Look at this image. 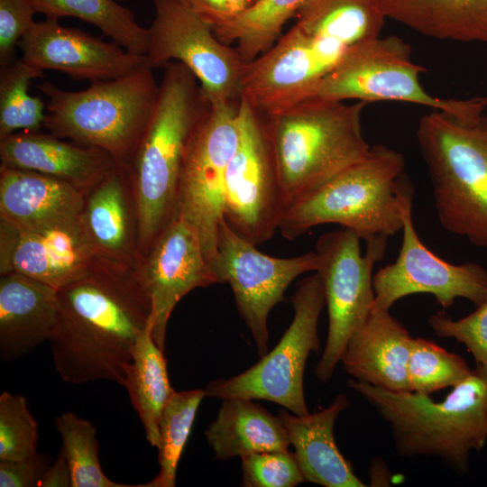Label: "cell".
<instances>
[{
	"label": "cell",
	"mask_w": 487,
	"mask_h": 487,
	"mask_svg": "<svg viewBox=\"0 0 487 487\" xmlns=\"http://www.w3.org/2000/svg\"><path fill=\"white\" fill-rule=\"evenodd\" d=\"M57 295L58 319L49 342L60 379L123 386L134 345L153 323L152 301L136 267L96 255Z\"/></svg>",
	"instance_id": "6da1fadb"
},
{
	"label": "cell",
	"mask_w": 487,
	"mask_h": 487,
	"mask_svg": "<svg viewBox=\"0 0 487 487\" xmlns=\"http://www.w3.org/2000/svg\"><path fill=\"white\" fill-rule=\"evenodd\" d=\"M159 88L152 120L128 164L138 206L141 261L176 216L188 148L211 105L195 75L178 61L163 67Z\"/></svg>",
	"instance_id": "7a4b0ae2"
},
{
	"label": "cell",
	"mask_w": 487,
	"mask_h": 487,
	"mask_svg": "<svg viewBox=\"0 0 487 487\" xmlns=\"http://www.w3.org/2000/svg\"><path fill=\"white\" fill-rule=\"evenodd\" d=\"M348 386L367 400L391 427L397 453L436 457L460 474L472 451L487 441V381L475 370L442 401L410 391H389L357 380Z\"/></svg>",
	"instance_id": "3957f363"
},
{
	"label": "cell",
	"mask_w": 487,
	"mask_h": 487,
	"mask_svg": "<svg viewBox=\"0 0 487 487\" xmlns=\"http://www.w3.org/2000/svg\"><path fill=\"white\" fill-rule=\"evenodd\" d=\"M405 166L397 151L371 146L365 159L292 203L280 222V234L293 240L314 226L337 224L365 242L395 234L402 229L405 201L414 193Z\"/></svg>",
	"instance_id": "277c9868"
},
{
	"label": "cell",
	"mask_w": 487,
	"mask_h": 487,
	"mask_svg": "<svg viewBox=\"0 0 487 487\" xmlns=\"http://www.w3.org/2000/svg\"><path fill=\"white\" fill-rule=\"evenodd\" d=\"M365 105L313 97L266 115L286 209L366 158L371 146L362 129Z\"/></svg>",
	"instance_id": "5b68a950"
},
{
	"label": "cell",
	"mask_w": 487,
	"mask_h": 487,
	"mask_svg": "<svg viewBox=\"0 0 487 487\" xmlns=\"http://www.w3.org/2000/svg\"><path fill=\"white\" fill-rule=\"evenodd\" d=\"M152 68L142 65L81 91H66L49 81L37 85L48 98L43 123L49 133L106 151L129 164L153 115L159 97Z\"/></svg>",
	"instance_id": "8992f818"
},
{
	"label": "cell",
	"mask_w": 487,
	"mask_h": 487,
	"mask_svg": "<svg viewBox=\"0 0 487 487\" xmlns=\"http://www.w3.org/2000/svg\"><path fill=\"white\" fill-rule=\"evenodd\" d=\"M417 140L440 225L487 248V116L461 121L432 110L420 119Z\"/></svg>",
	"instance_id": "52a82bcc"
},
{
	"label": "cell",
	"mask_w": 487,
	"mask_h": 487,
	"mask_svg": "<svg viewBox=\"0 0 487 487\" xmlns=\"http://www.w3.org/2000/svg\"><path fill=\"white\" fill-rule=\"evenodd\" d=\"M424 71L412 61L410 46L402 39L379 36L349 47L321 81L314 97L408 102L442 111L461 121H473L483 115L487 96L446 99L431 96L419 80Z\"/></svg>",
	"instance_id": "ba28073f"
},
{
	"label": "cell",
	"mask_w": 487,
	"mask_h": 487,
	"mask_svg": "<svg viewBox=\"0 0 487 487\" xmlns=\"http://www.w3.org/2000/svg\"><path fill=\"white\" fill-rule=\"evenodd\" d=\"M290 302L293 319L277 345L244 372L210 381L204 389L207 397L263 400L296 415L309 413L304 395V370L309 354L319 352L317 324L326 304L317 272L299 283Z\"/></svg>",
	"instance_id": "9c48e42d"
},
{
	"label": "cell",
	"mask_w": 487,
	"mask_h": 487,
	"mask_svg": "<svg viewBox=\"0 0 487 487\" xmlns=\"http://www.w3.org/2000/svg\"><path fill=\"white\" fill-rule=\"evenodd\" d=\"M387 240L381 235L367 240L363 255L360 237L346 228L323 234L316 243V272L323 282L328 313L326 342L315 367L321 381L332 377L349 338L372 311V270L384 256Z\"/></svg>",
	"instance_id": "30bf717a"
},
{
	"label": "cell",
	"mask_w": 487,
	"mask_h": 487,
	"mask_svg": "<svg viewBox=\"0 0 487 487\" xmlns=\"http://www.w3.org/2000/svg\"><path fill=\"white\" fill-rule=\"evenodd\" d=\"M238 127L237 145L226 170L223 217L238 235L259 245L279 229L286 205L267 116L244 97Z\"/></svg>",
	"instance_id": "8fae6325"
},
{
	"label": "cell",
	"mask_w": 487,
	"mask_h": 487,
	"mask_svg": "<svg viewBox=\"0 0 487 487\" xmlns=\"http://www.w3.org/2000/svg\"><path fill=\"white\" fill-rule=\"evenodd\" d=\"M145 58L152 68L184 64L213 105L239 104L246 66L236 48L219 41L212 27L180 0H152Z\"/></svg>",
	"instance_id": "7c38bea8"
},
{
	"label": "cell",
	"mask_w": 487,
	"mask_h": 487,
	"mask_svg": "<svg viewBox=\"0 0 487 487\" xmlns=\"http://www.w3.org/2000/svg\"><path fill=\"white\" fill-rule=\"evenodd\" d=\"M239 106L210 105L190 141L180 177L176 216L197 232L211 267L223 219L226 170L238 142Z\"/></svg>",
	"instance_id": "4fadbf2b"
},
{
	"label": "cell",
	"mask_w": 487,
	"mask_h": 487,
	"mask_svg": "<svg viewBox=\"0 0 487 487\" xmlns=\"http://www.w3.org/2000/svg\"><path fill=\"white\" fill-rule=\"evenodd\" d=\"M212 268L219 283L230 285L257 353L263 356L268 353L267 322L271 310L285 300L284 292L296 278L317 271L318 259L315 251L290 258L264 254L238 235L223 217Z\"/></svg>",
	"instance_id": "5bb4252c"
},
{
	"label": "cell",
	"mask_w": 487,
	"mask_h": 487,
	"mask_svg": "<svg viewBox=\"0 0 487 487\" xmlns=\"http://www.w3.org/2000/svg\"><path fill=\"white\" fill-rule=\"evenodd\" d=\"M348 48L310 36L295 24L265 52L247 62L242 97L271 115L315 96Z\"/></svg>",
	"instance_id": "9a60e30c"
},
{
	"label": "cell",
	"mask_w": 487,
	"mask_h": 487,
	"mask_svg": "<svg viewBox=\"0 0 487 487\" xmlns=\"http://www.w3.org/2000/svg\"><path fill=\"white\" fill-rule=\"evenodd\" d=\"M413 196L402 209V242L396 261L380 268L372 278V309H388L401 298L427 293L444 309L457 298L479 305L487 296V270L476 262L450 263L420 240L412 219Z\"/></svg>",
	"instance_id": "2e32d148"
},
{
	"label": "cell",
	"mask_w": 487,
	"mask_h": 487,
	"mask_svg": "<svg viewBox=\"0 0 487 487\" xmlns=\"http://www.w3.org/2000/svg\"><path fill=\"white\" fill-rule=\"evenodd\" d=\"M152 306V337L164 350L167 326L177 303L197 288L219 283L197 232L175 216L136 267Z\"/></svg>",
	"instance_id": "e0dca14e"
},
{
	"label": "cell",
	"mask_w": 487,
	"mask_h": 487,
	"mask_svg": "<svg viewBox=\"0 0 487 487\" xmlns=\"http://www.w3.org/2000/svg\"><path fill=\"white\" fill-rule=\"evenodd\" d=\"M22 59L41 70L61 71L90 82L124 76L148 64L144 55L133 54L79 29L65 27L59 19L35 22L21 39Z\"/></svg>",
	"instance_id": "ac0fdd59"
},
{
	"label": "cell",
	"mask_w": 487,
	"mask_h": 487,
	"mask_svg": "<svg viewBox=\"0 0 487 487\" xmlns=\"http://www.w3.org/2000/svg\"><path fill=\"white\" fill-rule=\"evenodd\" d=\"M95 256L78 217L38 229L0 220V275L17 272L58 289L80 277Z\"/></svg>",
	"instance_id": "d6986e66"
},
{
	"label": "cell",
	"mask_w": 487,
	"mask_h": 487,
	"mask_svg": "<svg viewBox=\"0 0 487 487\" xmlns=\"http://www.w3.org/2000/svg\"><path fill=\"white\" fill-rule=\"evenodd\" d=\"M78 221L96 255L139 265L138 206L127 164L117 163L84 193Z\"/></svg>",
	"instance_id": "ffe728a7"
},
{
	"label": "cell",
	"mask_w": 487,
	"mask_h": 487,
	"mask_svg": "<svg viewBox=\"0 0 487 487\" xmlns=\"http://www.w3.org/2000/svg\"><path fill=\"white\" fill-rule=\"evenodd\" d=\"M1 165L42 173L87 191L116 165L106 151L51 133H14L0 140Z\"/></svg>",
	"instance_id": "44dd1931"
},
{
	"label": "cell",
	"mask_w": 487,
	"mask_h": 487,
	"mask_svg": "<svg viewBox=\"0 0 487 487\" xmlns=\"http://www.w3.org/2000/svg\"><path fill=\"white\" fill-rule=\"evenodd\" d=\"M413 337L388 309H372L340 358L354 380L389 391H409L407 364Z\"/></svg>",
	"instance_id": "7402d4cb"
},
{
	"label": "cell",
	"mask_w": 487,
	"mask_h": 487,
	"mask_svg": "<svg viewBox=\"0 0 487 487\" xmlns=\"http://www.w3.org/2000/svg\"><path fill=\"white\" fill-rule=\"evenodd\" d=\"M59 313L57 289L26 275L0 278V357L21 359L49 341Z\"/></svg>",
	"instance_id": "603a6c76"
},
{
	"label": "cell",
	"mask_w": 487,
	"mask_h": 487,
	"mask_svg": "<svg viewBox=\"0 0 487 487\" xmlns=\"http://www.w3.org/2000/svg\"><path fill=\"white\" fill-rule=\"evenodd\" d=\"M84 193L71 184L32 170L0 165V220L38 229L78 217Z\"/></svg>",
	"instance_id": "cb8c5ba5"
},
{
	"label": "cell",
	"mask_w": 487,
	"mask_h": 487,
	"mask_svg": "<svg viewBox=\"0 0 487 487\" xmlns=\"http://www.w3.org/2000/svg\"><path fill=\"white\" fill-rule=\"evenodd\" d=\"M349 406L347 396L341 393L328 407L312 414L279 411L306 482L325 487L366 486L354 473L351 462L342 455L335 440V422Z\"/></svg>",
	"instance_id": "d4e9b609"
},
{
	"label": "cell",
	"mask_w": 487,
	"mask_h": 487,
	"mask_svg": "<svg viewBox=\"0 0 487 487\" xmlns=\"http://www.w3.org/2000/svg\"><path fill=\"white\" fill-rule=\"evenodd\" d=\"M216 418L205 431L217 460L289 450L291 445L280 418L247 398L222 400Z\"/></svg>",
	"instance_id": "484cf974"
},
{
	"label": "cell",
	"mask_w": 487,
	"mask_h": 487,
	"mask_svg": "<svg viewBox=\"0 0 487 487\" xmlns=\"http://www.w3.org/2000/svg\"><path fill=\"white\" fill-rule=\"evenodd\" d=\"M386 16L428 37L487 43V0H379Z\"/></svg>",
	"instance_id": "4316f807"
},
{
	"label": "cell",
	"mask_w": 487,
	"mask_h": 487,
	"mask_svg": "<svg viewBox=\"0 0 487 487\" xmlns=\"http://www.w3.org/2000/svg\"><path fill=\"white\" fill-rule=\"evenodd\" d=\"M153 323L139 335L132 358L124 366V381L132 406L144 428L151 446L159 444V423L161 412L174 393L171 387L164 350L152 337Z\"/></svg>",
	"instance_id": "83f0119b"
},
{
	"label": "cell",
	"mask_w": 487,
	"mask_h": 487,
	"mask_svg": "<svg viewBox=\"0 0 487 487\" xmlns=\"http://www.w3.org/2000/svg\"><path fill=\"white\" fill-rule=\"evenodd\" d=\"M294 17L303 32L346 48L379 37L386 19L379 0H306Z\"/></svg>",
	"instance_id": "f1b7e54d"
},
{
	"label": "cell",
	"mask_w": 487,
	"mask_h": 487,
	"mask_svg": "<svg viewBox=\"0 0 487 487\" xmlns=\"http://www.w3.org/2000/svg\"><path fill=\"white\" fill-rule=\"evenodd\" d=\"M36 12L47 17H75L93 24L127 51L145 55L147 29L134 13L115 0H32Z\"/></svg>",
	"instance_id": "f546056e"
},
{
	"label": "cell",
	"mask_w": 487,
	"mask_h": 487,
	"mask_svg": "<svg viewBox=\"0 0 487 487\" xmlns=\"http://www.w3.org/2000/svg\"><path fill=\"white\" fill-rule=\"evenodd\" d=\"M305 1L259 0L238 18L214 29V33L225 44L235 41L243 60L250 62L276 42L284 24Z\"/></svg>",
	"instance_id": "4dcf8cb0"
},
{
	"label": "cell",
	"mask_w": 487,
	"mask_h": 487,
	"mask_svg": "<svg viewBox=\"0 0 487 487\" xmlns=\"http://www.w3.org/2000/svg\"><path fill=\"white\" fill-rule=\"evenodd\" d=\"M43 76V70L21 57L0 66V140L18 130L40 132L43 127L46 104L28 93L31 81Z\"/></svg>",
	"instance_id": "1f68e13d"
},
{
	"label": "cell",
	"mask_w": 487,
	"mask_h": 487,
	"mask_svg": "<svg viewBox=\"0 0 487 487\" xmlns=\"http://www.w3.org/2000/svg\"><path fill=\"white\" fill-rule=\"evenodd\" d=\"M202 389L174 391L159 423L158 464L160 471L150 482L136 487H173L178 464L187 444L198 409L206 397Z\"/></svg>",
	"instance_id": "d6a6232c"
},
{
	"label": "cell",
	"mask_w": 487,
	"mask_h": 487,
	"mask_svg": "<svg viewBox=\"0 0 487 487\" xmlns=\"http://www.w3.org/2000/svg\"><path fill=\"white\" fill-rule=\"evenodd\" d=\"M55 427L71 473V487H136L110 480L99 461L96 428L72 412L55 418Z\"/></svg>",
	"instance_id": "836d02e7"
},
{
	"label": "cell",
	"mask_w": 487,
	"mask_h": 487,
	"mask_svg": "<svg viewBox=\"0 0 487 487\" xmlns=\"http://www.w3.org/2000/svg\"><path fill=\"white\" fill-rule=\"evenodd\" d=\"M472 371L463 357L446 351L435 342L422 337L412 339L407 364L410 391L429 395L456 385Z\"/></svg>",
	"instance_id": "e575fe53"
},
{
	"label": "cell",
	"mask_w": 487,
	"mask_h": 487,
	"mask_svg": "<svg viewBox=\"0 0 487 487\" xmlns=\"http://www.w3.org/2000/svg\"><path fill=\"white\" fill-rule=\"evenodd\" d=\"M38 424L27 400L20 394L0 395V461H21L37 453Z\"/></svg>",
	"instance_id": "d590c367"
},
{
	"label": "cell",
	"mask_w": 487,
	"mask_h": 487,
	"mask_svg": "<svg viewBox=\"0 0 487 487\" xmlns=\"http://www.w3.org/2000/svg\"><path fill=\"white\" fill-rule=\"evenodd\" d=\"M428 325L436 335L464 345L474 359V370L487 381V296L464 317L454 320L439 311L430 316Z\"/></svg>",
	"instance_id": "8d00e7d4"
},
{
	"label": "cell",
	"mask_w": 487,
	"mask_h": 487,
	"mask_svg": "<svg viewBox=\"0 0 487 487\" xmlns=\"http://www.w3.org/2000/svg\"><path fill=\"white\" fill-rule=\"evenodd\" d=\"M244 487H294L305 482L296 454L269 451L241 458Z\"/></svg>",
	"instance_id": "74e56055"
},
{
	"label": "cell",
	"mask_w": 487,
	"mask_h": 487,
	"mask_svg": "<svg viewBox=\"0 0 487 487\" xmlns=\"http://www.w3.org/2000/svg\"><path fill=\"white\" fill-rule=\"evenodd\" d=\"M36 13L32 0H0V66L17 58L15 49Z\"/></svg>",
	"instance_id": "f35d334b"
},
{
	"label": "cell",
	"mask_w": 487,
	"mask_h": 487,
	"mask_svg": "<svg viewBox=\"0 0 487 487\" xmlns=\"http://www.w3.org/2000/svg\"><path fill=\"white\" fill-rule=\"evenodd\" d=\"M212 29L238 18L255 3V0H180Z\"/></svg>",
	"instance_id": "ab89813d"
},
{
	"label": "cell",
	"mask_w": 487,
	"mask_h": 487,
	"mask_svg": "<svg viewBox=\"0 0 487 487\" xmlns=\"http://www.w3.org/2000/svg\"><path fill=\"white\" fill-rule=\"evenodd\" d=\"M48 467L46 456L40 454L21 461H0V486L39 487Z\"/></svg>",
	"instance_id": "60d3db41"
},
{
	"label": "cell",
	"mask_w": 487,
	"mask_h": 487,
	"mask_svg": "<svg viewBox=\"0 0 487 487\" xmlns=\"http://www.w3.org/2000/svg\"><path fill=\"white\" fill-rule=\"evenodd\" d=\"M39 486L71 487V473L62 447L53 464L45 471Z\"/></svg>",
	"instance_id": "b9f144b4"
},
{
	"label": "cell",
	"mask_w": 487,
	"mask_h": 487,
	"mask_svg": "<svg viewBox=\"0 0 487 487\" xmlns=\"http://www.w3.org/2000/svg\"><path fill=\"white\" fill-rule=\"evenodd\" d=\"M256 2L259 1V0H255Z\"/></svg>",
	"instance_id": "7bdbcfd3"
}]
</instances>
